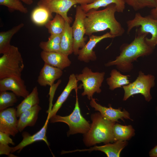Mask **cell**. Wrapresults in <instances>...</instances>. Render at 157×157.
Instances as JSON below:
<instances>
[{"label":"cell","mask_w":157,"mask_h":157,"mask_svg":"<svg viewBox=\"0 0 157 157\" xmlns=\"http://www.w3.org/2000/svg\"><path fill=\"white\" fill-rule=\"evenodd\" d=\"M78 4L84 5L91 4L96 0H74Z\"/></svg>","instance_id":"obj_36"},{"label":"cell","mask_w":157,"mask_h":157,"mask_svg":"<svg viewBox=\"0 0 157 157\" xmlns=\"http://www.w3.org/2000/svg\"><path fill=\"white\" fill-rule=\"evenodd\" d=\"M17 117L16 109L13 108L0 111V131L15 136L19 132Z\"/></svg>","instance_id":"obj_11"},{"label":"cell","mask_w":157,"mask_h":157,"mask_svg":"<svg viewBox=\"0 0 157 157\" xmlns=\"http://www.w3.org/2000/svg\"><path fill=\"white\" fill-rule=\"evenodd\" d=\"M105 75L104 72H94L87 67L84 68L81 73L76 74L78 81L82 82L84 90L82 95H86L88 99L90 100L95 93H100Z\"/></svg>","instance_id":"obj_8"},{"label":"cell","mask_w":157,"mask_h":157,"mask_svg":"<svg viewBox=\"0 0 157 157\" xmlns=\"http://www.w3.org/2000/svg\"><path fill=\"white\" fill-rule=\"evenodd\" d=\"M49 119L47 118L46 122L42 128L39 131L33 135H30L27 132H22V140L17 145L13 147L11 153L17 151L19 153L26 146L38 141H43L49 146V144L46 136L47 130Z\"/></svg>","instance_id":"obj_15"},{"label":"cell","mask_w":157,"mask_h":157,"mask_svg":"<svg viewBox=\"0 0 157 157\" xmlns=\"http://www.w3.org/2000/svg\"><path fill=\"white\" fill-rule=\"evenodd\" d=\"M10 135L8 134L0 131V144L4 145L11 144L14 145V143Z\"/></svg>","instance_id":"obj_33"},{"label":"cell","mask_w":157,"mask_h":157,"mask_svg":"<svg viewBox=\"0 0 157 157\" xmlns=\"http://www.w3.org/2000/svg\"><path fill=\"white\" fill-rule=\"evenodd\" d=\"M155 77L151 74L145 75L140 71L136 79L122 88L124 91L123 100H126L131 96L140 94L144 97L145 100L149 101L152 99L150 94L151 89L155 85Z\"/></svg>","instance_id":"obj_6"},{"label":"cell","mask_w":157,"mask_h":157,"mask_svg":"<svg viewBox=\"0 0 157 157\" xmlns=\"http://www.w3.org/2000/svg\"><path fill=\"white\" fill-rule=\"evenodd\" d=\"M90 105L95 110L99 111L101 115L108 120L113 122H118L119 119L124 121V119L132 120L129 112L124 110L122 111L120 109H114L111 107H107L97 103L94 99L91 98Z\"/></svg>","instance_id":"obj_13"},{"label":"cell","mask_w":157,"mask_h":157,"mask_svg":"<svg viewBox=\"0 0 157 157\" xmlns=\"http://www.w3.org/2000/svg\"><path fill=\"white\" fill-rule=\"evenodd\" d=\"M40 56L44 63L62 70L69 66L71 63L68 56L61 52L42 51L40 53Z\"/></svg>","instance_id":"obj_17"},{"label":"cell","mask_w":157,"mask_h":157,"mask_svg":"<svg viewBox=\"0 0 157 157\" xmlns=\"http://www.w3.org/2000/svg\"><path fill=\"white\" fill-rule=\"evenodd\" d=\"M125 3L135 11L146 7L154 8L156 6L155 0H124Z\"/></svg>","instance_id":"obj_31"},{"label":"cell","mask_w":157,"mask_h":157,"mask_svg":"<svg viewBox=\"0 0 157 157\" xmlns=\"http://www.w3.org/2000/svg\"><path fill=\"white\" fill-rule=\"evenodd\" d=\"M76 4L74 0H40L38 5L46 8L51 13L60 15L66 22L70 24L72 19L67 16V13L73 6Z\"/></svg>","instance_id":"obj_10"},{"label":"cell","mask_w":157,"mask_h":157,"mask_svg":"<svg viewBox=\"0 0 157 157\" xmlns=\"http://www.w3.org/2000/svg\"><path fill=\"white\" fill-rule=\"evenodd\" d=\"M127 33L129 34L134 27H140L137 30L140 32L150 34V38L146 37L145 41L150 47L154 49L157 45V20L150 15L145 17L139 13H136L133 19L127 21Z\"/></svg>","instance_id":"obj_7"},{"label":"cell","mask_w":157,"mask_h":157,"mask_svg":"<svg viewBox=\"0 0 157 157\" xmlns=\"http://www.w3.org/2000/svg\"><path fill=\"white\" fill-rule=\"evenodd\" d=\"M66 21L60 15L56 14L52 20H49L45 25L51 35H61L65 26Z\"/></svg>","instance_id":"obj_28"},{"label":"cell","mask_w":157,"mask_h":157,"mask_svg":"<svg viewBox=\"0 0 157 157\" xmlns=\"http://www.w3.org/2000/svg\"><path fill=\"white\" fill-rule=\"evenodd\" d=\"M17 96L13 92H0V111L14 105L17 101Z\"/></svg>","instance_id":"obj_30"},{"label":"cell","mask_w":157,"mask_h":157,"mask_svg":"<svg viewBox=\"0 0 157 157\" xmlns=\"http://www.w3.org/2000/svg\"><path fill=\"white\" fill-rule=\"evenodd\" d=\"M91 119L92 122L90 129L84 134L83 141L86 146L115 142L113 128L115 122L106 119L99 112L92 114Z\"/></svg>","instance_id":"obj_3"},{"label":"cell","mask_w":157,"mask_h":157,"mask_svg":"<svg viewBox=\"0 0 157 157\" xmlns=\"http://www.w3.org/2000/svg\"><path fill=\"white\" fill-rule=\"evenodd\" d=\"M61 35H51L47 41H42L39 47L42 51L47 52H61Z\"/></svg>","instance_id":"obj_29"},{"label":"cell","mask_w":157,"mask_h":157,"mask_svg":"<svg viewBox=\"0 0 157 157\" xmlns=\"http://www.w3.org/2000/svg\"><path fill=\"white\" fill-rule=\"evenodd\" d=\"M51 13L48 9L38 6L32 11L31 15L33 22L36 25H45L53 17Z\"/></svg>","instance_id":"obj_27"},{"label":"cell","mask_w":157,"mask_h":157,"mask_svg":"<svg viewBox=\"0 0 157 157\" xmlns=\"http://www.w3.org/2000/svg\"><path fill=\"white\" fill-rule=\"evenodd\" d=\"M24 26L22 23L6 31L0 33V53H4L9 49L10 42L13 36L18 32Z\"/></svg>","instance_id":"obj_25"},{"label":"cell","mask_w":157,"mask_h":157,"mask_svg":"<svg viewBox=\"0 0 157 157\" xmlns=\"http://www.w3.org/2000/svg\"><path fill=\"white\" fill-rule=\"evenodd\" d=\"M63 74L62 70L44 63L41 69L37 82L41 86L53 85L54 81L59 78Z\"/></svg>","instance_id":"obj_16"},{"label":"cell","mask_w":157,"mask_h":157,"mask_svg":"<svg viewBox=\"0 0 157 157\" xmlns=\"http://www.w3.org/2000/svg\"><path fill=\"white\" fill-rule=\"evenodd\" d=\"M39 102L38 89L37 87L35 86L28 95L16 107L17 117H19L20 115L26 110L38 105Z\"/></svg>","instance_id":"obj_24"},{"label":"cell","mask_w":157,"mask_h":157,"mask_svg":"<svg viewBox=\"0 0 157 157\" xmlns=\"http://www.w3.org/2000/svg\"><path fill=\"white\" fill-rule=\"evenodd\" d=\"M78 82L76 74H70L67 85L52 107L50 112L48 113L47 118L49 120L51 117L56 114L57 113L66 100L71 91L74 89L75 90L78 89L79 88L78 87Z\"/></svg>","instance_id":"obj_18"},{"label":"cell","mask_w":157,"mask_h":157,"mask_svg":"<svg viewBox=\"0 0 157 157\" xmlns=\"http://www.w3.org/2000/svg\"><path fill=\"white\" fill-rule=\"evenodd\" d=\"M126 141H117L113 143H108L101 146H95L88 149H77L76 151H99L104 153L108 157H119L122 150L127 145Z\"/></svg>","instance_id":"obj_19"},{"label":"cell","mask_w":157,"mask_h":157,"mask_svg":"<svg viewBox=\"0 0 157 157\" xmlns=\"http://www.w3.org/2000/svg\"><path fill=\"white\" fill-rule=\"evenodd\" d=\"M0 58V79L8 77L21 78L24 64L18 48L11 45Z\"/></svg>","instance_id":"obj_4"},{"label":"cell","mask_w":157,"mask_h":157,"mask_svg":"<svg viewBox=\"0 0 157 157\" xmlns=\"http://www.w3.org/2000/svg\"><path fill=\"white\" fill-rule=\"evenodd\" d=\"M115 38L109 32L100 36L92 35L90 36L88 42L82 48L79 49L78 54V60L87 63L90 61L95 60L97 57L93 49L97 44L104 39Z\"/></svg>","instance_id":"obj_12"},{"label":"cell","mask_w":157,"mask_h":157,"mask_svg":"<svg viewBox=\"0 0 157 157\" xmlns=\"http://www.w3.org/2000/svg\"><path fill=\"white\" fill-rule=\"evenodd\" d=\"M13 147H10L8 144H0V155L5 154L8 156H12L11 154Z\"/></svg>","instance_id":"obj_34"},{"label":"cell","mask_w":157,"mask_h":157,"mask_svg":"<svg viewBox=\"0 0 157 157\" xmlns=\"http://www.w3.org/2000/svg\"><path fill=\"white\" fill-rule=\"evenodd\" d=\"M130 75L122 74L119 71L115 69L111 70L110 76L106 79V82L111 90L129 84L130 82L129 79Z\"/></svg>","instance_id":"obj_23"},{"label":"cell","mask_w":157,"mask_h":157,"mask_svg":"<svg viewBox=\"0 0 157 157\" xmlns=\"http://www.w3.org/2000/svg\"><path fill=\"white\" fill-rule=\"evenodd\" d=\"M112 4L116 5L117 12L119 13L123 12L125 8L126 4L124 0H96L91 4L80 6L84 11L86 13L91 9L97 10L99 8L107 7Z\"/></svg>","instance_id":"obj_22"},{"label":"cell","mask_w":157,"mask_h":157,"mask_svg":"<svg viewBox=\"0 0 157 157\" xmlns=\"http://www.w3.org/2000/svg\"><path fill=\"white\" fill-rule=\"evenodd\" d=\"M41 107L36 105L23 112L18 120L17 129L21 132L26 127L33 126L35 124Z\"/></svg>","instance_id":"obj_20"},{"label":"cell","mask_w":157,"mask_h":157,"mask_svg":"<svg viewBox=\"0 0 157 157\" xmlns=\"http://www.w3.org/2000/svg\"><path fill=\"white\" fill-rule=\"evenodd\" d=\"M0 5L24 13H27L28 12L27 8L19 0H0Z\"/></svg>","instance_id":"obj_32"},{"label":"cell","mask_w":157,"mask_h":157,"mask_svg":"<svg viewBox=\"0 0 157 157\" xmlns=\"http://www.w3.org/2000/svg\"><path fill=\"white\" fill-rule=\"evenodd\" d=\"M156 6L151 10L150 15L154 18L157 20V0H155Z\"/></svg>","instance_id":"obj_35"},{"label":"cell","mask_w":157,"mask_h":157,"mask_svg":"<svg viewBox=\"0 0 157 157\" xmlns=\"http://www.w3.org/2000/svg\"><path fill=\"white\" fill-rule=\"evenodd\" d=\"M136 34L130 43H124L119 48V55L115 59L105 64L106 67L113 65L123 73L131 72L133 68V63L138 58L149 56L153 52L154 49L146 43L145 38L148 34L136 30Z\"/></svg>","instance_id":"obj_1"},{"label":"cell","mask_w":157,"mask_h":157,"mask_svg":"<svg viewBox=\"0 0 157 157\" xmlns=\"http://www.w3.org/2000/svg\"><path fill=\"white\" fill-rule=\"evenodd\" d=\"M28 5H31L33 3V0H19Z\"/></svg>","instance_id":"obj_38"},{"label":"cell","mask_w":157,"mask_h":157,"mask_svg":"<svg viewBox=\"0 0 157 157\" xmlns=\"http://www.w3.org/2000/svg\"><path fill=\"white\" fill-rule=\"evenodd\" d=\"M149 155L151 157H157V145L150 151Z\"/></svg>","instance_id":"obj_37"},{"label":"cell","mask_w":157,"mask_h":157,"mask_svg":"<svg viewBox=\"0 0 157 157\" xmlns=\"http://www.w3.org/2000/svg\"><path fill=\"white\" fill-rule=\"evenodd\" d=\"M116 12L117 8L114 4L102 10H90L86 13L84 20L85 34L90 36L93 33L108 29L110 34L115 38L122 36L125 30L115 18Z\"/></svg>","instance_id":"obj_2"},{"label":"cell","mask_w":157,"mask_h":157,"mask_svg":"<svg viewBox=\"0 0 157 157\" xmlns=\"http://www.w3.org/2000/svg\"><path fill=\"white\" fill-rule=\"evenodd\" d=\"M74 39L72 27L66 22L64 31L61 34L60 52L67 56L73 52Z\"/></svg>","instance_id":"obj_21"},{"label":"cell","mask_w":157,"mask_h":157,"mask_svg":"<svg viewBox=\"0 0 157 157\" xmlns=\"http://www.w3.org/2000/svg\"><path fill=\"white\" fill-rule=\"evenodd\" d=\"M113 133L115 142L118 140L126 141L135 135V130L131 125H123L115 123Z\"/></svg>","instance_id":"obj_26"},{"label":"cell","mask_w":157,"mask_h":157,"mask_svg":"<svg viewBox=\"0 0 157 157\" xmlns=\"http://www.w3.org/2000/svg\"><path fill=\"white\" fill-rule=\"evenodd\" d=\"M86 16V13L81 6H77L75 20L72 26L74 39L73 52L75 55H78L80 49L82 48L86 44V39L84 37L85 32L84 20Z\"/></svg>","instance_id":"obj_9"},{"label":"cell","mask_w":157,"mask_h":157,"mask_svg":"<svg viewBox=\"0 0 157 157\" xmlns=\"http://www.w3.org/2000/svg\"><path fill=\"white\" fill-rule=\"evenodd\" d=\"M75 90L76 93V98L74 109L69 115L62 116L56 114L51 117L49 119L51 123L63 122L67 124L69 127V130L67 135L78 133L84 134L89 130L91 124L83 117L81 113L79 107L77 90Z\"/></svg>","instance_id":"obj_5"},{"label":"cell","mask_w":157,"mask_h":157,"mask_svg":"<svg viewBox=\"0 0 157 157\" xmlns=\"http://www.w3.org/2000/svg\"><path fill=\"white\" fill-rule=\"evenodd\" d=\"M0 92L10 90L17 96L24 98L29 94L24 81L13 77H8L0 79Z\"/></svg>","instance_id":"obj_14"}]
</instances>
